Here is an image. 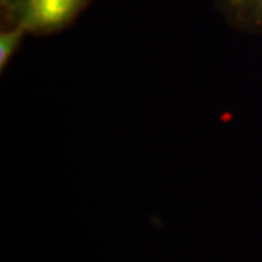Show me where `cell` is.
Masks as SVG:
<instances>
[{
    "label": "cell",
    "instance_id": "1",
    "mask_svg": "<svg viewBox=\"0 0 262 262\" xmlns=\"http://www.w3.org/2000/svg\"><path fill=\"white\" fill-rule=\"evenodd\" d=\"M94 0H0L2 25L51 35L75 22Z\"/></svg>",
    "mask_w": 262,
    "mask_h": 262
},
{
    "label": "cell",
    "instance_id": "2",
    "mask_svg": "<svg viewBox=\"0 0 262 262\" xmlns=\"http://www.w3.org/2000/svg\"><path fill=\"white\" fill-rule=\"evenodd\" d=\"M225 18L236 28L262 34V0H214Z\"/></svg>",
    "mask_w": 262,
    "mask_h": 262
},
{
    "label": "cell",
    "instance_id": "3",
    "mask_svg": "<svg viewBox=\"0 0 262 262\" xmlns=\"http://www.w3.org/2000/svg\"><path fill=\"white\" fill-rule=\"evenodd\" d=\"M25 35H27L25 29L2 25V32H0V69L2 70L9 64L12 57L16 54Z\"/></svg>",
    "mask_w": 262,
    "mask_h": 262
}]
</instances>
